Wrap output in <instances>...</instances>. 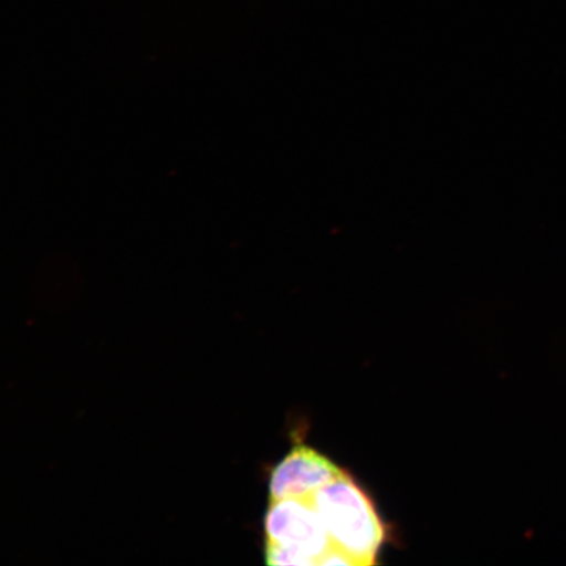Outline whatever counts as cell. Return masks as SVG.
<instances>
[{"label": "cell", "mask_w": 566, "mask_h": 566, "mask_svg": "<svg viewBox=\"0 0 566 566\" xmlns=\"http://www.w3.org/2000/svg\"><path fill=\"white\" fill-rule=\"evenodd\" d=\"M310 499L327 530L332 548L348 555L356 565L377 563L386 542V526L369 494L348 473Z\"/></svg>", "instance_id": "6da1fadb"}, {"label": "cell", "mask_w": 566, "mask_h": 566, "mask_svg": "<svg viewBox=\"0 0 566 566\" xmlns=\"http://www.w3.org/2000/svg\"><path fill=\"white\" fill-rule=\"evenodd\" d=\"M268 565L317 566L332 548L311 499L271 500L265 515Z\"/></svg>", "instance_id": "7a4b0ae2"}, {"label": "cell", "mask_w": 566, "mask_h": 566, "mask_svg": "<svg viewBox=\"0 0 566 566\" xmlns=\"http://www.w3.org/2000/svg\"><path fill=\"white\" fill-rule=\"evenodd\" d=\"M344 473V470L315 449L306 444L295 446L271 473V500L310 499Z\"/></svg>", "instance_id": "3957f363"}]
</instances>
